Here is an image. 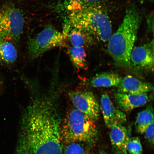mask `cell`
<instances>
[{
  "mask_svg": "<svg viewBox=\"0 0 154 154\" xmlns=\"http://www.w3.org/2000/svg\"><path fill=\"white\" fill-rule=\"evenodd\" d=\"M70 26L100 42L109 41L112 35V26L106 13L97 5L88 6L70 11Z\"/></svg>",
  "mask_w": 154,
  "mask_h": 154,
  "instance_id": "3957f363",
  "label": "cell"
},
{
  "mask_svg": "<svg viewBox=\"0 0 154 154\" xmlns=\"http://www.w3.org/2000/svg\"><path fill=\"white\" fill-rule=\"evenodd\" d=\"M89 146L80 142H72L65 144L62 154H91Z\"/></svg>",
  "mask_w": 154,
  "mask_h": 154,
  "instance_id": "ac0fdd59",
  "label": "cell"
},
{
  "mask_svg": "<svg viewBox=\"0 0 154 154\" xmlns=\"http://www.w3.org/2000/svg\"><path fill=\"white\" fill-rule=\"evenodd\" d=\"M61 134L65 144L78 142L91 146L98 137L95 122L74 107L68 109L63 119Z\"/></svg>",
  "mask_w": 154,
  "mask_h": 154,
  "instance_id": "277c9868",
  "label": "cell"
},
{
  "mask_svg": "<svg viewBox=\"0 0 154 154\" xmlns=\"http://www.w3.org/2000/svg\"><path fill=\"white\" fill-rule=\"evenodd\" d=\"M67 52L73 65L76 68L82 69L86 68V54L84 48L72 46L68 48Z\"/></svg>",
  "mask_w": 154,
  "mask_h": 154,
  "instance_id": "2e32d148",
  "label": "cell"
},
{
  "mask_svg": "<svg viewBox=\"0 0 154 154\" xmlns=\"http://www.w3.org/2000/svg\"><path fill=\"white\" fill-rule=\"evenodd\" d=\"M130 61L131 65L138 70L153 72V40L149 43L134 47L131 53Z\"/></svg>",
  "mask_w": 154,
  "mask_h": 154,
  "instance_id": "ba28073f",
  "label": "cell"
},
{
  "mask_svg": "<svg viewBox=\"0 0 154 154\" xmlns=\"http://www.w3.org/2000/svg\"><path fill=\"white\" fill-rule=\"evenodd\" d=\"M126 150L128 154H142L143 148L139 138L130 137L127 144Z\"/></svg>",
  "mask_w": 154,
  "mask_h": 154,
  "instance_id": "d6986e66",
  "label": "cell"
},
{
  "mask_svg": "<svg viewBox=\"0 0 154 154\" xmlns=\"http://www.w3.org/2000/svg\"><path fill=\"white\" fill-rule=\"evenodd\" d=\"M142 1H151V0H141Z\"/></svg>",
  "mask_w": 154,
  "mask_h": 154,
  "instance_id": "cb8c5ba5",
  "label": "cell"
},
{
  "mask_svg": "<svg viewBox=\"0 0 154 154\" xmlns=\"http://www.w3.org/2000/svg\"><path fill=\"white\" fill-rule=\"evenodd\" d=\"M122 77L117 73L103 72L95 75L92 79L90 85L93 88H110L117 87Z\"/></svg>",
  "mask_w": 154,
  "mask_h": 154,
  "instance_id": "4fadbf2b",
  "label": "cell"
},
{
  "mask_svg": "<svg viewBox=\"0 0 154 154\" xmlns=\"http://www.w3.org/2000/svg\"><path fill=\"white\" fill-rule=\"evenodd\" d=\"M109 129V138L115 153L116 154H128L126 146L130 137L126 127L123 125H117Z\"/></svg>",
  "mask_w": 154,
  "mask_h": 154,
  "instance_id": "7c38bea8",
  "label": "cell"
},
{
  "mask_svg": "<svg viewBox=\"0 0 154 154\" xmlns=\"http://www.w3.org/2000/svg\"><path fill=\"white\" fill-rule=\"evenodd\" d=\"M144 137L149 143L153 145L154 140V122L145 129L143 133Z\"/></svg>",
  "mask_w": 154,
  "mask_h": 154,
  "instance_id": "44dd1931",
  "label": "cell"
},
{
  "mask_svg": "<svg viewBox=\"0 0 154 154\" xmlns=\"http://www.w3.org/2000/svg\"><path fill=\"white\" fill-rule=\"evenodd\" d=\"M103 0H69L67 7L70 11L76 10L82 7L97 5Z\"/></svg>",
  "mask_w": 154,
  "mask_h": 154,
  "instance_id": "ffe728a7",
  "label": "cell"
},
{
  "mask_svg": "<svg viewBox=\"0 0 154 154\" xmlns=\"http://www.w3.org/2000/svg\"><path fill=\"white\" fill-rule=\"evenodd\" d=\"M18 57V52L12 42L0 38V62L7 64L14 63Z\"/></svg>",
  "mask_w": 154,
  "mask_h": 154,
  "instance_id": "5bb4252c",
  "label": "cell"
},
{
  "mask_svg": "<svg viewBox=\"0 0 154 154\" xmlns=\"http://www.w3.org/2000/svg\"><path fill=\"white\" fill-rule=\"evenodd\" d=\"M72 46L84 48L91 43L93 38L88 35L77 29L74 28L69 32L67 35Z\"/></svg>",
  "mask_w": 154,
  "mask_h": 154,
  "instance_id": "e0dca14e",
  "label": "cell"
},
{
  "mask_svg": "<svg viewBox=\"0 0 154 154\" xmlns=\"http://www.w3.org/2000/svg\"><path fill=\"white\" fill-rule=\"evenodd\" d=\"M117 87V92L136 94L148 93L154 88L151 83L141 81L130 75L122 78Z\"/></svg>",
  "mask_w": 154,
  "mask_h": 154,
  "instance_id": "8fae6325",
  "label": "cell"
},
{
  "mask_svg": "<svg viewBox=\"0 0 154 154\" xmlns=\"http://www.w3.org/2000/svg\"><path fill=\"white\" fill-rule=\"evenodd\" d=\"M24 23V15L17 7L6 4L0 8V38L18 43Z\"/></svg>",
  "mask_w": 154,
  "mask_h": 154,
  "instance_id": "8992f818",
  "label": "cell"
},
{
  "mask_svg": "<svg viewBox=\"0 0 154 154\" xmlns=\"http://www.w3.org/2000/svg\"><path fill=\"white\" fill-rule=\"evenodd\" d=\"M67 36L52 26H48L34 37L29 38L28 53L33 60L54 48L66 46Z\"/></svg>",
  "mask_w": 154,
  "mask_h": 154,
  "instance_id": "5b68a950",
  "label": "cell"
},
{
  "mask_svg": "<svg viewBox=\"0 0 154 154\" xmlns=\"http://www.w3.org/2000/svg\"><path fill=\"white\" fill-rule=\"evenodd\" d=\"M57 1H67V0H57Z\"/></svg>",
  "mask_w": 154,
  "mask_h": 154,
  "instance_id": "603a6c76",
  "label": "cell"
},
{
  "mask_svg": "<svg viewBox=\"0 0 154 154\" xmlns=\"http://www.w3.org/2000/svg\"><path fill=\"white\" fill-rule=\"evenodd\" d=\"M141 22L140 13L134 6L127 8L116 31L108 41V51L116 64L121 67H131L130 56L137 38Z\"/></svg>",
  "mask_w": 154,
  "mask_h": 154,
  "instance_id": "7a4b0ae2",
  "label": "cell"
},
{
  "mask_svg": "<svg viewBox=\"0 0 154 154\" xmlns=\"http://www.w3.org/2000/svg\"><path fill=\"white\" fill-rule=\"evenodd\" d=\"M99 154H109L106 152H105L103 151V150H101L100 151Z\"/></svg>",
  "mask_w": 154,
  "mask_h": 154,
  "instance_id": "7402d4cb",
  "label": "cell"
},
{
  "mask_svg": "<svg viewBox=\"0 0 154 154\" xmlns=\"http://www.w3.org/2000/svg\"><path fill=\"white\" fill-rule=\"evenodd\" d=\"M69 99L74 107L94 122L99 118L100 108L97 99L92 92L87 90H71Z\"/></svg>",
  "mask_w": 154,
  "mask_h": 154,
  "instance_id": "52a82bcc",
  "label": "cell"
},
{
  "mask_svg": "<svg viewBox=\"0 0 154 154\" xmlns=\"http://www.w3.org/2000/svg\"><path fill=\"white\" fill-rule=\"evenodd\" d=\"M151 97L148 93L136 94L117 92L114 94L116 103L120 110L128 112L149 102Z\"/></svg>",
  "mask_w": 154,
  "mask_h": 154,
  "instance_id": "30bf717a",
  "label": "cell"
},
{
  "mask_svg": "<svg viewBox=\"0 0 154 154\" xmlns=\"http://www.w3.org/2000/svg\"><path fill=\"white\" fill-rule=\"evenodd\" d=\"M29 100L20 119L15 154H62L60 100L66 84L53 74L47 89L24 79Z\"/></svg>",
  "mask_w": 154,
  "mask_h": 154,
  "instance_id": "6da1fadb",
  "label": "cell"
},
{
  "mask_svg": "<svg viewBox=\"0 0 154 154\" xmlns=\"http://www.w3.org/2000/svg\"><path fill=\"white\" fill-rule=\"evenodd\" d=\"M153 122V108L152 105H150L138 113L135 122L136 131L138 133L143 134L145 129Z\"/></svg>",
  "mask_w": 154,
  "mask_h": 154,
  "instance_id": "9a60e30c",
  "label": "cell"
},
{
  "mask_svg": "<svg viewBox=\"0 0 154 154\" xmlns=\"http://www.w3.org/2000/svg\"><path fill=\"white\" fill-rule=\"evenodd\" d=\"M100 110L106 127L110 128L115 125H123L127 121L125 112L116 108L108 94L104 92L100 99Z\"/></svg>",
  "mask_w": 154,
  "mask_h": 154,
  "instance_id": "9c48e42d",
  "label": "cell"
}]
</instances>
